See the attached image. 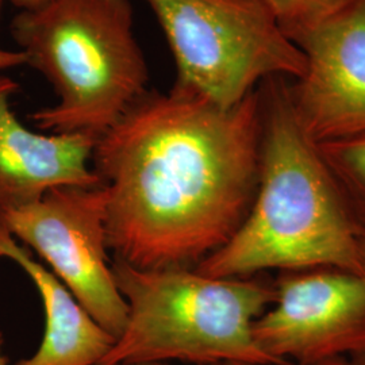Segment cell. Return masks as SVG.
Wrapping results in <instances>:
<instances>
[{"instance_id": "obj_18", "label": "cell", "mask_w": 365, "mask_h": 365, "mask_svg": "<svg viewBox=\"0 0 365 365\" xmlns=\"http://www.w3.org/2000/svg\"><path fill=\"white\" fill-rule=\"evenodd\" d=\"M1 345H3V336L0 333V365L9 364V359L1 353Z\"/></svg>"}, {"instance_id": "obj_16", "label": "cell", "mask_w": 365, "mask_h": 365, "mask_svg": "<svg viewBox=\"0 0 365 365\" xmlns=\"http://www.w3.org/2000/svg\"><path fill=\"white\" fill-rule=\"evenodd\" d=\"M349 360V365H365V348L360 353L354 354Z\"/></svg>"}, {"instance_id": "obj_5", "label": "cell", "mask_w": 365, "mask_h": 365, "mask_svg": "<svg viewBox=\"0 0 365 365\" xmlns=\"http://www.w3.org/2000/svg\"><path fill=\"white\" fill-rule=\"evenodd\" d=\"M145 1L173 56V86L220 107L238 105L265 78L306 71L304 54L262 0Z\"/></svg>"}, {"instance_id": "obj_17", "label": "cell", "mask_w": 365, "mask_h": 365, "mask_svg": "<svg viewBox=\"0 0 365 365\" xmlns=\"http://www.w3.org/2000/svg\"><path fill=\"white\" fill-rule=\"evenodd\" d=\"M226 365H256V364H241V363H230ZM315 365H349V360L348 359H337V360H330V361H325L321 364Z\"/></svg>"}, {"instance_id": "obj_7", "label": "cell", "mask_w": 365, "mask_h": 365, "mask_svg": "<svg viewBox=\"0 0 365 365\" xmlns=\"http://www.w3.org/2000/svg\"><path fill=\"white\" fill-rule=\"evenodd\" d=\"M253 337L277 365L351 359L365 348V276L339 268L280 272Z\"/></svg>"}, {"instance_id": "obj_2", "label": "cell", "mask_w": 365, "mask_h": 365, "mask_svg": "<svg viewBox=\"0 0 365 365\" xmlns=\"http://www.w3.org/2000/svg\"><path fill=\"white\" fill-rule=\"evenodd\" d=\"M261 103L259 185L247 220L196 271L248 277L265 271L339 268L360 272L357 220L319 146L300 128L288 80L265 78Z\"/></svg>"}, {"instance_id": "obj_19", "label": "cell", "mask_w": 365, "mask_h": 365, "mask_svg": "<svg viewBox=\"0 0 365 365\" xmlns=\"http://www.w3.org/2000/svg\"><path fill=\"white\" fill-rule=\"evenodd\" d=\"M117 365H170L168 363H138V364H117ZM206 365H226V364H206Z\"/></svg>"}, {"instance_id": "obj_10", "label": "cell", "mask_w": 365, "mask_h": 365, "mask_svg": "<svg viewBox=\"0 0 365 365\" xmlns=\"http://www.w3.org/2000/svg\"><path fill=\"white\" fill-rule=\"evenodd\" d=\"M0 257L13 260L26 272L38 289L45 312V333L38 351L15 365H99L117 339L1 227Z\"/></svg>"}, {"instance_id": "obj_11", "label": "cell", "mask_w": 365, "mask_h": 365, "mask_svg": "<svg viewBox=\"0 0 365 365\" xmlns=\"http://www.w3.org/2000/svg\"><path fill=\"white\" fill-rule=\"evenodd\" d=\"M318 146L354 215L365 226V135Z\"/></svg>"}, {"instance_id": "obj_1", "label": "cell", "mask_w": 365, "mask_h": 365, "mask_svg": "<svg viewBox=\"0 0 365 365\" xmlns=\"http://www.w3.org/2000/svg\"><path fill=\"white\" fill-rule=\"evenodd\" d=\"M260 144L257 90L230 108L176 86L145 92L92 150L114 257L195 268L225 247L255 202Z\"/></svg>"}, {"instance_id": "obj_8", "label": "cell", "mask_w": 365, "mask_h": 365, "mask_svg": "<svg viewBox=\"0 0 365 365\" xmlns=\"http://www.w3.org/2000/svg\"><path fill=\"white\" fill-rule=\"evenodd\" d=\"M295 45L306 71L288 92L300 128L318 145L365 135V0Z\"/></svg>"}, {"instance_id": "obj_3", "label": "cell", "mask_w": 365, "mask_h": 365, "mask_svg": "<svg viewBox=\"0 0 365 365\" xmlns=\"http://www.w3.org/2000/svg\"><path fill=\"white\" fill-rule=\"evenodd\" d=\"M10 30L26 66L57 95L30 114L38 130L98 141L149 90L131 0H51L19 11Z\"/></svg>"}, {"instance_id": "obj_12", "label": "cell", "mask_w": 365, "mask_h": 365, "mask_svg": "<svg viewBox=\"0 0 365 365\" xmlns=\"http://www.w3.org/2000/svg\"><path fill=\"white\" fill-rule=\"evenodd\" d=\"M294 43L346 11L357 0H262Z\"/></svg>"}, {"instance_id": "obj_13", "label": "cell", "mask_w": 365, "mask_h": 365, "mask_svg": "<svg viewBox=\"0 0 365 365\" xmlns=\"http://www.w3.org/2000/svg\"><path fill=\"white\" fill-rule=\"evenodd\" d=\"M3 4H4V0H0V21H1V14H3ZM22 66H26V57L24 53L21 51H18V52L7 51L0 46V72Z\"/></svg>"}, {"instance_id": "obj_6", "label": "cell", "mask_w": 365, "mask_h": 365, "mask_svg": "<svg viewBox=\"0 0 365 365\" xmlns=\"http://www.w3.org/2000/svg\"><path fill=\"white\" fill-rule=\"evenodd\" d=\"M106 207L102 184L58 187L33 203L0 211V227L34 249L92 318L118 339L129 306L108 257Z\"/></svg>"}, {"instance_id": "obj_4", "label": "cell", "mask_w": 365, "mask_h": 365, "mask_svg": "<svg viewBox=\"0 0 365 365\" xmlns=\"http://www.w3.org/2000/svg\"><path fill=\"white\" fill-rule=\"evenodd\" d=\"M113 274L129 317L99 365H277L253 337L255 322L274 303V283L211 277L195 268L140 269L115 257Z\"/></svg>"}, {"instance_id": "obj_14", "label": "cell", "mask_w": 365, "mask_h": 365, "mask_svg": "<svg viewBox=\"0 0 365 365\" xmlns=\"http://www.w3.org/2000/svg\"><path fill=\"white\" fill-rule=\"evenodd\" d=\"M16 9H19V11H27V10H34L38 9L41 6H43L45 3L51 1V0H10Z\"/></svg>"}, {"instance_id": "obj_9", "label": "cell", "mask_w": 365, "mask_h": 365, "mask_svg": "<svg viewBox=\"0 0 365 365\" xmlns=\"http://www.w3.org/2000/svg\"><path fill=\"white\" fill-rule=\"evenodd\" d=\"M18 88L0 73V211L33 203L58 187H99L90 167L96 140L27 129L11 110Z\"/></svg>"}, {"instance_id": "obj_15", "label": "cell", "mask_w": 365, "mask_h": 365, "mask_svg": "<svg viewBox=\"0 0 365 365\" xmlns=\"http://www.w3.org/2000/svg\"><path fill=\"white\" fill-rule=\"evenodd\" d=\"M359 260H360V272L365 276V226L361 229L359 238Z\"/></svg>"}]
</instances>
